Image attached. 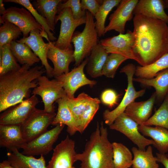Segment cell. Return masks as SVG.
<instances>
[{"label": "cell", "instance_id": "obj_17", "mask_svg": "<svg viewBox=\"0 0 168 168\" xmlns=\"http://www.w3.org/2000/svg\"><path fill=\"white\" fill-rule=\"evenodd\" d=\"M47 54V58L54 65L53 76L54 77L69 72L70 63L75 61L72 48L60 49L56 47L54 42L50 41Z\"/></svg>", "mask_w": 168, "mask_h": 168}, {"label": "cell", "instance_id": "obj_13", "mask_svg": "<svg viewBox=\"0 0 168 168\" xmlns=\"http://www.w3.org/2000/svg\"><path fill=\"white\" fill-rule=\"evenodd\" d=\"M88 60V57L85 59L80 65L75 67L71 71L55 77L62 82L68 97H74L75 92L82 86L89 85L92 87L96 84V81L89 79L86 77L84 73V69L87 63Z\"/></svg>", "mask_w": 168, "mask_h": 168}, {"label": "cell", "instance_id": "obj_30", "mask_svg": "<svg viewBox=\"0 0 168 168\" xmlns=\"http://www.w3.org/2000/svg\"><path fill=\"white\" fill-rule=\"evenodd\" d=\"M168 68V53L153 63L144 66L136 67L135 75L142 78L152 79L160 72Z\"/></svg>", "mask_w": 168, "mask_h": 168}, {"label": "cell", "instance_id": "obj_26", "mask_svg": "<svg viewBox=\"0 0 168 168\" xmlns=\"http://www.w3.org/2000/svg\"><path fill=\"white\" fill-rule=\"evenodd\" d=\"M63 0H36L33 2L34 7L47 21L51 30L54 32L55 18L58 12L59 4Z\"/></svg>", "mask_w": 168, "mask_h": 168}, {"label": "cell", "instance_id": "obj_9", "mask_svg": "<svg viewBox=\"0 0 168 168\" xmlns=\"http://www.w3.org/2000/svg\"><path fill=\"white\" fill-rule=\"evenodd\" d=\"M65 125L58 124L35 139L22 144L21 152L26 156L45 155L52 149L54 143L63 129Z\"/></svg>", "mask_w": 168, "mask_h": 168}, {"label": "cell", "instance_id": "obj_46", "mask_svg": "<svg viewBox=\"0 0 168 168\" xmlns=\"http://www.w3.org/2000/svg\"><path fill=\"white\" fill-rule=\"evenodd\" d=\"M3 0H0V16L3 14L6 11V9H5L4 5L3 3Z\"/></svg>", "mask_w": 168, "mask_h": 168}, {"label": "cell", "instance_id": "obj_19", "mask_svg": "<svg viewBox=\"0 0 168 168\" xmlns=\"http://www.w3.org/2000/svg\"><path fill=\"white\" fill-rule=\"evenodd\" d=\"M164 8L163 0H140L137 3L133 14L159 19L167 23L168 15L165 12Z\"/></svg>", "mask_w": 168, "mask_h": 168}, {"label": "cell", "instance_id": "obj_7", "mask_svg": "<svg viewBox=\"0 0 168 168\" xmlns=\"http://www.w3.org/2000/svg\"><path fill=\"white\" fill-rule=\"evenodd\" d=\"M55 18L56 24L58 21L61 22L59 34L58 39L54 41L55 46L60 49L72 48L71 40L77 27L85 23L86 16L78 20L75 19L71 9L63 8L58 13Z\"/></svg>", "mask_w": 168, "mask_h": 168}, {"label": "cell", "instance_id": "obj_10", "mask_svg": "<svg viewBox=\"0 0 168 168\" xmlns=\"http://www.w3.org/2000/svg\"><path fill=\"white\" fill-rule=\"evenodd\" d=\"M9 22L21 30L23 38L29 36L33 30L42 31V27L35 20L31 13L26 8L11 7L0 16V24Z\"/></svg>", "mask_w": 168, "mask_h": 168}, {"label": "cell", "instance_id": "obj_23", "mask_svg": "<svg viewBox=\"0 0 168 168\" xmlns=\"http://www.w3.org/2000/svg\"><path fill=\"white\" fill-rule=\"evenodd\" d=\"M11 152L7 153V160L12 166L19 168H47L43 155L38 158L26 156L19 152L16 147L10 149Z\"/></svg>", "mask_w": 168, "mask_h": 168}, {"label": "cell", "instance_id": "obj_25", "mask_svg": "<svg viewBox=\"0 0 168 168\" xmlns=\"http://www.w3.org/2000/svg\"><path fill=\"white\" fill-rule=\"evenodd\" d=\"M108 54L99 42L93 48L86 65L87 72L91 77L95 78L102 75L103 68Z\"/></svg>", "mask_w": 168, "mask_h": 168}, {"label": "cell", "instance_id": "obj_48", "mask_svg": "<svg viewBox=\"0 0 168 168\" xmlns=\"http://www.w3.org/2000/svg\"><path fill=\"white\" fill-rule=\"evenodd\" d=\"M167 44H168V33H167Z\"/></svg>", "mask_w": 168, "mask_h": 168}, {"label": "cell", "instance_id": "obj_29", "mask_svg": "<svg viewBox=\"0 0 168 168\" xmlns=\"http://www.w3.org/2000/svg\"><path fill=\"white\" fill-rule=\"evenodd\" d=\"M131 150L133 155V168H159L157 158L153 156L151 146L145 151L135 147H133Z\"/></svg>", "mask_w": 168, "mask_h": 168}, {"label": "cell", "instance_id": "obj_40", "mask_svg": "<svg viewBox=\"0 0 168 168\" xmlns=\"http://www.w3.org/2000/svg\"><path fill=\"white\" fill-rule=\"evenodd\" d=\"M67 7L71 9L75 19L78 20L86 16V11L82 9L80 0H63L58 5V12L63 8Z\"/></svg>", "mask_w": 168, "mask_h": 168}, {"label": "cell", "instance_id": "obj_34", "mask_svg": "<svg viewBox=\"0 0 168 168\" xmlns=\"http://www.w3.org/2000/svg\"><path fill=\"white\" fill-rule=\"evenodd\" d=\"M142 124L161 127L168 130V95L154 114Z\"/></svg>", "mask_w": 168, "mask_h": 168}, {"label": "cell", "instance_id": "obj_1", "mask_svg": "<svg viewBox=\"0 0 168 168\" xmlns=\"http://www.w3.org/2000/svg\"><path fill=\"white\" fill-rule=\"evenodd\" d=\"M133 52L141 66L150 64L168 53L167 23L141 15L133 18Z\"/></svg>", "mask_w": 168, "mask_h": 168}, {"label": "cell", "instance_id": "obj_43", "mask_svg": "<svg viewBox=\"0 0 168 168\" xmlns=\"http://www.w3.org/2000/svg\"><path fill=\"white\" fill-rule=\"evenodd\" d=\"M157 162L163 164L165 168H168V156L166 154H163L159 153H156Z\"/></svg>", "mask_w": 168, "mask_h": 168}, {"label": "cell", "instance_id": "obj_11", "mask_svg": "<svg viewBox=\"0 0 168 168\" xmlns=\"http://www.w3.org/2000/svg\"><path fill=\"white\" fill-rule=\"evenodd\" d=\"M139 125L124 112L119 115L109 126L110 129L118 131L127 136L138 147L145 151L146 146L155 145L152 139H148L142 135L138 130Z\"/></svg>", "mask_w": 168, "mask_h": 168}, {"label": "cell", "instance_id": "obj_14", "mask_svg": "<svg viewBox=\"0 0 168 168\" xmlns=\"http://www.w3.org/2000/svg\"><path fill=\"white\" fill-rule=\"evenodd\" d=\"M99 42L108 54H118L137 62L133 50L134 37L133 31L128 30L125 34H119L102 39Z\"/></svg>", "mask_w": 168, "mask_h": 168}, {"label": "cell", "instance_id": "obj_44", "mask_svg": "<svg viewBox=\"0 0 168 168\" xmlns=\"http://www.w3.org/2000/svg\"><path fill=\"white\" fill-rule=\"evenodd\" d=\"M0 168H19L12 166L7 160H4L0 163Z\"/></svg>", "mask_w": 168, "mask_h": 168}, {"label": "cell", "instance_id": "obj_49", "mask_svg": "<svg viewBox=\"0 0 168 168\" xmlns=\"http://www.w3.org/2000/svg\"><path fill=\"white\" fill-rule=\"evenodd\" d=\"M75 168L74 167V166H72V167H68V168Z\"/></svg>", "mask_w": 168, "mask_h": 168}, {"label": "cell", "instance_id": "obj_22", "mask_svg": "<svg viewBox=\"0 0 168 168\" xmlns=\"http://www.w3.org/2000/svg\"><path fill=\"white\" fill-rule=\"evenodd\" d=\"M26 142L20 125H0V146L10 149L20 148Z\"/></svg>", "mask_w": 168, "mask_h": 168}, {"label": "cell", "instance_id": "obj_21", "mask_svg": "<svg viewBox=\"0 0 168 168\" xmlns=\"http://www.w3.org/2000/svg\"><path fill=\"white\" fill-rule=\"evenodd\" d=\"M67 96L57 100L58 111L51 125L56 126L58 124L67 126V131L70 135L79 132L78 124L69 108L67 101Z\"/></svg>", "mask_w": 168, "mask_h": 168}, {"label": "cell", "instance_id": "obj_42", "mask_svg": "<svg viewBox=\"0 0 168 168\" xmlns=\"http://www.w3.org/2000/svg\"><path fill=\"white\" fill-rule=\"evenodd\" d=\"M103 1L82 0L81 1L82 8L84 11H88L94 17L102 3Z\"/></svg>", "mask_w": 168, "mask_h": 168}, {"label": "cell", "instance_id": "obj_32", "mask_svg": "<svg viewBox=\"0 0 168 168\" xmlns=\"http://www.w3.org/2000/svg\"><path fill=\"white\" fill-rule=\"evenodd\" d=\"M21 67L11 50L10 44L0 47V76L18 69Z\"/></svg>", "mask_w": 168, "mask_h": 168}, {"label": "cell", "instance_id": "obj_6", "mask_svg": "<svg viewBox=\"0 0 168 168\" xmlns=\"http://www.w3.org/2000/svg\"><path fill=\"white\" fill-rule=\"evenodd\" d=\"M37 81L38 86L33 89L32 94L41 97L46 112H55L54 103L67 96L62 82L55 78L50 80L47 77L42 75Z\"/></svg>", "mask_w": 168, "mask_h": 168}, {"label": "cell", "instance_id": "obj_24", "mask_svg": "<svg viewBox=\"0 0 168 168\" xmlns=\"http://www.w3.org/2000/svg\"><path fill=\"white\" fill-rule=\"evenodd\" d=\"M139 132L143 136L151 138L155 142L153 146L159 151L164 154L168 152V130L164 128L139 125Z\"/></svg>", "mask_w": 168, "mask_h": 168}, {"label": "cell", "instance_id": "obj_28", "mask_svg": "<svg viewBox=\"0 0 168 168\" xmlns=\"http://www.w3.org/2000/svg\"><path fill=\"white\" fill-rule=\"evenodd\" d=\"M10 46L17 61L22 65L27 64L30 67L40 61L30 48L25 43L13 40L10 43Z\"/></svg>", "mask_w": 168, "mask_h": 168}, {"label": "cell", "instance_id": "obj_31", "mask_svg": "<svg viewBox=\"0 0 168 168\" xmlns=\"http://www.w3.org/2000/svg\"><path fill=\"white\" fill-rule=\"evenodd\" d=\"M114 168H129L132 165L133 156L129 149L123 144L112 143Z\"/></svg>", "mask_w": 168, "mask_h": 168}, {"label": "cell", "instance_id": "obj_8", "mask_svg": "<svg viewBox=\"0 0 168 168\" xmlns=\"http://www.w3.org/2000/svg\"><path fill=\"white\" fill-rule=\"evenodd\" d=\"M55 112L49 113L36 109L21 125V130L26 142H29L47 131L56 116Z\"/></svg>", "mask_w": 168, "mask_h": 168}, {"label": "cell", "instance_id": "obj_39", "mask_svg": "<svg viewBox=\"0 0 168 168\" xmlns=\"http://www.w3.org/2000/svg\"><path fill=\"white\" fill-rule=\"evenodd\" d=\"M128 59L120 55L111 53L108 55L102 70V75L113 78L119 66Z\"/></svg>", "mask_w": 168, "mask_h": 168}, {"label": "cell", "instance_id": "obj_37", "mask_svg": "<svg viewBox=\"0 0 168 168\" xmlns=\"http://www.w3.org/2000/svg\"><path fill=\"white\" fill-rule=\"evenodd\" d=\"M5 2H12L19 4L29 11L32 14L36 21L44 29L48 35V37L50 41L54 42L57 38L54 33L51 32L46 19L42 16L34 7L29 0H4Z\"/></svg>", "mask_w": 168, "mask_h": 168}, {"label": "cell", "instance_id": "obj_45", "mask_svg": "<svg viewBox=\"0 0 168 168\" xmlns=\"http://www.w3.org/2000/svg\"><path fill=\"white\" fill-rule=\"evenodd\" d=\"M40 34L41 36L43 38H45L49 42H50V41L48 37V35L47 32L45 31L44 28L42 27V31L40 32Z\"/></svg>", "mask_w": 168, "mask_h": 168}, {"label": "cell", "instance_id": "obj_36", "mask_svg": "<svg viewBox=\"0 0 168 168\" xmlns=\"http://www.w3.org/2000/svg\"><path fill=\"white\" fill-rule=\"evenodd\" d=\"M90 98L84 92L80 93L76 98H69L67 96L68 106L77 121L78 127L81 117Z\"/></svg>", "mask_w": 168, "mask_h": 168}, {"label": "cell", "instance_id": "obj_5", "mask_svg": "<svg viewBox=\"0 0 168 168\" xmlns=\"http://www.w3.org/2000/svg\"><path fill=\"white\" fill-rule=\"evenodd\" d=\"M136 67L132 63H129L122 68L120 72L124 73L128 80V86L124 95L118 106L113 110H105L103 112V117L105 124L110 126L120 114L124 112L127 107L134 101L138 98L142 96L145 90L142 89L136 90L133 85V76L135 74Z\"/></svg>", "mask_w": 168, "mask_h": 168}, {"label": "cell", "instance_id": "obj_35", "mask_svg": "<svg viewBox=\"0 0 168 168\" xmlns=\"http://www.w3.org/2000/svg\"><path fill=\"white\" fill-rule=\"evenodd\" d=\"M100 102L98 98L91 97L81 117L79 123V132L82 133L86 128L99 109Z\"/></svg>", "mask_w": 168, "mask_h": 168}, {"label": "cell", "instance_id": "obj_4", "mask_svg": "<svg viewBox=\"0 0 168 168\" xmlns=\"http://www.w3.org/2000/svg\"><path fill=\"white\" fill-rule=\"evenodd\" d=\"M94 17L88 11H86V22L82 32L74 33L71 40L74 46L73 56L75 65L78 66L89 56L93 48L99 41L96 29Z\"/></svg>", "mask_w": 168, "mask_h": 168}, {"label": "cell", "instance_id": "obj_33", "mask_svg": "<svg viewBox=\"0 0 168 168\" xmlns=\"http://www.w3.org/2000/svg\"><path fill=\"white\" fill-rule=\"evenodd\" d=\"M121 0H104L94 16L96 29L98 37L105 34V23L107 17L112 10L118 5Z\"/></svg>", "mask_w": 168, "mask_h": 168}, {"label": "cell", "instance_id": "obj_27", "mask_svg": "<svg viewBox=\"0 0 168 168\" xmlns=\"http://www.w3.org/2000/svg\"><path fill=\"white\" fill-rule=\"evenodd\" d=\"M133 81L146 86L153 87L156 91V97L162 98L168 92V68L160 72L152 78L137 77L133 78Z\"/></svg>", "mask_w": 168, "mask_h": 168}, {"label": "cell", "instance_id": "obj_3", "mask_svg": "<svg viewBox=\"0 0 168 168\" xmlns=\"http://www.w3.org/2000/svg\"><path fill=\"white\" fill-rule=\"evenodd\" d=\"M108 136L103 122L98 123L84 151L77 154V161L81 162L80 168H114L112 145Z\"/></svg>", "mask_w": 168, "mask_h": 168}, {"label": "cell", "instance_id": "obj_38", "mask_svg": "<svg viewBox=\"0 0 168 168\" xmlns=\"http://www.w3.org/2000/svg\"><path fill=\"white\" fill-rule=\"evenodd\" d=\"M22 34L20 29L13 23L4 22L0 27V47L16 40Z\"/></svg>", "mask_w": 168, "mask_h": 168}, {"label": "cell", "instance_id": "obj_47", "mask_svg": "<svg viewBox=\"0 0 168 168\" xmlns=\"http://www.w3.org/2000/svg\"><path fill=\"white\" fill-rule=\"evenodd\" d=\"M164 7H168V0H163Z\"/></svg>", "mask_w": 168, "mask_h": 168}, {"label": "cell", "instance_id": "obj_41", "mask_svg": "<svg viewBox=\"0 0 168 168\" xmlns=\"http://www.w3.org/2000/svg\"><path fill=\"white\" fill-rule=\"evenodd\" d=\"M100 99L103 104L110 108H112L117 103L118 95L114 90L108 89L102 92Z\"/></svg>", "mask_w": 168, "mask_h": 168}, {"label": "cell", "instance_id": "obj_18", "mask_svg": "<svg viewBox=\"0 0 168 168\" xmlns=\"http://www.w3.org/2000/svg\"><path fill=\"white\" fill-rule=\"evenodd\" d=\"M40 31L37 30L31 31L28 37L22 38L16 40L19 43L27 45L34 53L39 58L43 66L45 67L47 76L48 77H53V68L48 62L47 54L49 44L45 43L40 34Z\"/></svg>", "mask_w": 168, "mask_h": 168}, {"label": "cell", "instance_id": "obj_2", "mask_svg": "<svg viewBox=\"0 0 168 168\" xmlns=\"http://www.w3.org/2000/svg\"><path fill=\"white\" fill-rule=\"evenodd\" d=\"M43 66L31 68L22 65L16 70L0 76V112L30 97L31 89L38 86V78L46 72Z\"/></svg>", "mask_w": 168, "mask_h": 168}, {"label": "cell", "instance_id": "obj_12", "mask_svg": "<svg viewBox=\"0 0 168 168\" xmlns=\"http://www.w3.org/2000/svg\"><path fill=\"white\" fill-rule=\"evenodd\" d=\"M39 102L36 96L33 95L7 109L0 114V125H21L36 109Z\"/></svg>", "mask_w": 168, "mask_h": 168}, {"label": "cell", "instance_id": "obj_16", "mask_svg": "<svg viewBox=\"0 0 168 168\" xmlns=\"http://www.w3.org/2000/svg\"><path fill=\"white\" fill-rule=\"evenodd\" d=\"M138 0H122L116 9L109 18V22L105 26V33L114 30L119 34H124L126 22L132 18Z\"/></svg>", "mask_w": 168, "mask_h": 168}, {"label": "cell", "instance_id": "obj_20", "mask_svg": "<svg viewBox=\"0 0 168 168\" xmlns=\"http://www.w3.org/2000/svg\"><path fill=\"white\" fill-rule=\"evenodd\" d=\"M156 97L155 92L146 101H134L127 107L124 112L139 125H141L150 118Z\"/></svg>", "mask_w": 168, "mask_h": 168}, {"label": "cell", "instance_id": "obj_15", "mask_svg": "<svg viewBox=\"0 0 168 168\" xmlns=\"http://www.w3.org/2000/svg\"><path fill=\"white\" fill-rule=\"evenodd\" d=\"M75 141L67 135L53 149L47 168H67L73 166L76 161Z\"/></svg>", "mask_w": 168, "mask_h": 168}]
</instances>
